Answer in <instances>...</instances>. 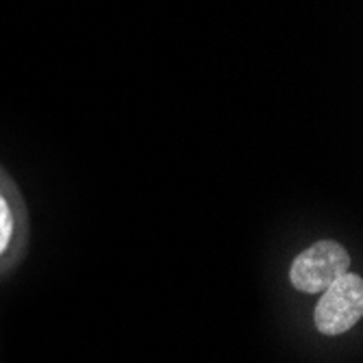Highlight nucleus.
Returning <instances> with one entry per match:
<instances>
[{"label": "nucleus", "mask_w": 363, "mask_h": 363, "mask_svg": "<svg viewBox=\"0 0 363 363\" xmlns=\"http://www.w3.org/2000/svg\"><path fill=\"white\" fill-rule=\"evenodd\" d=\"M363 315V279L346 272L328 285L313 309V324L318 333L335 337L359 324Z\"/></svg>", "instance_id": "2"}, {"label": "nucleus", "mask_w": 363, "mask_h": 363, "mask_svg": "<svg viewBox=\"0 0 363 363\" xmlns=\"http://www.w3.org/2000/svg\"><path fill=\"white\" fill-rule=\"evenodd\" d=\"M28 240V211L11 174L0 166V270L22 257Z\"/></svg>", "instance_id": "3"}, {"label": "nucleus", "mask_w": 363, "mask_h": 363, "mask_svg": "<svg viewBox=\"0 0 363 363\" xmlns=\"http://www.w3.org/2000/svg\"><path fill=\"white\" fill-rule=\"evenodd\" d=\"M346 272H350V252L335 240H318L294 257L289 281L303 294H322Z\"/></svg>", "instance_id": "1"}]
</instances>
